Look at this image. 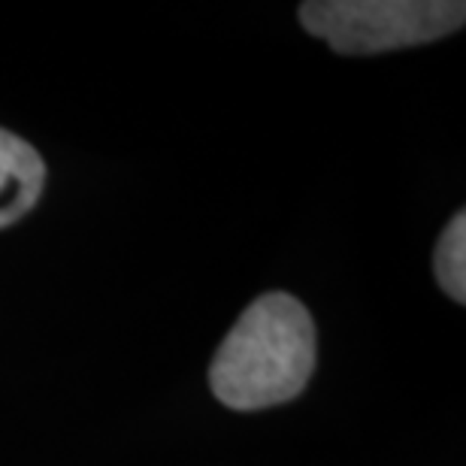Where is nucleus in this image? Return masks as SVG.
I'll return each mask as SVG.
<instances>
[{"mask_svg": "<svg viewBox=\"0 0 466 466\" xmlns=\"http://www.w3.org/2000/svg\"><path fill=\"white\" fill-rule=\"evenodd\" d=\"M315 370L309 309L285 291L248 303L212 358L209 388L237 412L282 406L306 388Z\"/></svg>", "mask_w": 466, "mask_h": 466, "instance_id": "1", "label": "nucleus"}, {"mask_svg": "<svg viewBox=\"0 0 466 466\" xmlns=\"http://www.w3.org/2000/svg\"><path fill=\"white\" fill-rule=\"evenodd\" d=\"M461 0H312L300 6V25L339 55L412 49L461 31Z\"/></svg>", "mask_w": 466, "mask_h": 466, "instance_id": "2", "label": "nucleus"}, {"mask_svg": "<svg viewBox=\"0 0 466 466\" xmlns=\"http://www.w3.org/2000/svg\"><path fill=\"white\" fill-rule=\"evenodd\" d=\"M46 185L40 152L18 134L0 127V230L15 225L36 207Z\"/></svg>", "mask_w": 466, "mask_h": 466, "instance_id": "3", "label": "nucleus"}, {"mask_svg": "<svg viewBox=\"0 0 466 466\" xmlns=\"http://www.w3.org/2000/svg\"><path fill=\"white\" fill-rule=\"evenodd\" d=\"M433 269L440 279V288L451 297L454 303L466 300V216L458 212L449 228L442 230L440 242H436Z\"/></svg>", "mask_w": 466, "mask_h": 466, "instance_id": "4", "label": "nucleus"}]
</instances>
